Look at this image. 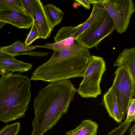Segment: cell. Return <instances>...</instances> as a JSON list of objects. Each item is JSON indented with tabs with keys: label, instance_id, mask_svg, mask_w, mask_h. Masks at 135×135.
I'll list each match as a JSON object with an SVG mask.
<instances>
[{
	"label": "cell",
	"instance_id": "8fae6325",
	"mask_svg": "<svg viewBox=\"0 0 135 135\" xmlns=\"http://www.w3.org/2000/svg\"><path fill=\"white\" fill-rule=\"evenodd\" d=\"M91 13L88 19L84 22L78 25V27L73 33L72 37L76 39L78 37L90 26L103 16L107 12L102 4L94 3Z\"/></svg>",
	"mask_w": 135,
	"mask_h": 135
},
{
	"label": "cell",
	"instance_id": "5bb4252c",
	"mask_svg": "<svg viewBox=\"0 0 135 135\" xmlns=\"http://www.w3.org/2000/svg\"><path fill=\"white\" fill-rule=\"evenodd\" d=\"M98 125L91 119L82 120L75 128L69 131L65 135H96Z\"/></svg>",
	"mask_w": 135,
	"mask_h": 135
},
{
	"label": "cell",
	"instance_id": "d6986e66",
	"mask_svg": "<svg viewBox=\"0 0 135 135\" xmlns=\"http://www.w3.org/2000/svg\"><path fill=\"white\" fill-rule=\"evenodd\" d=\"M78 27L73 26H63L58 31L54 38L57 42L70 37L72 36Z\"/></svg>",
	"mask_w": 135,
	"mask_h": 135
},
{
	"label": "cell",
	"instance_id": "4316f807",
	"mask_svg": "<svg viewBox=\"0 0 135 135\" xmlns=\"http://www.w3.org/2000/svg\"><path fill=\"white\" fill-rule=\"evenodd\" d=\"M129 135H135V123L130 129Z\"/></svg>",
	"mask_w": 135,
	"mask_h": 135
},
{
	"label": "cell",
	"instance_id": "d4e9b609",
	"mask_svg": "<svg viewBox=\"0 0 135 135\" xmlns=\"http://www.w3.org/2000/svg\"><path fill=\"white\" fill-rule=\"evenodd\" d=\"M21 1L23 7L26 13L32 18L33 5L32 0H21Z\"/></svg>",
	"mask_w": 135,
	"mask_h": 135
},
{
	"label": "cell",
	"instance_id": "83f0119b",
	"mask_svg": "<svg viewBox=\"0 0 135 135\" xmlns=\"http://www.w3.org/2000/svg\"><path fill=\"white\" fill-rule=\"evenodd\" d=\"M73 7L74 8H79L78 7L79 4L78 3L76 2H74L73 4Z\"/></svg>",
	"mask_w": 135,
	"mask_h": 135
},
{
	"label": "cell",
	"instance_id": "30bf717a",
	"mask_svg": "<svg viewBox=\"0 0 135 135\" xmlns=\"http://www.w3.org/2000/svg\"><path fill=\"white\" fill-rule=\"evenodd\" d=\"M113 64L114 66L122 67L127 73L132 81L135 91V47L124 49L119 54Z\"/></svg>",
	"mask_w": 135,
	"mask_h": 135
},
{
	"label": "cell",
	"instance_id": "ac0fdd59",
	"mask_svg": "<svg viewBox=\"0 0 135 135\" xmlns=\"http://www.w3.org/2000/svg\"><path fill=\"white\" fill-rule=\"evenodd\" d=\"M77 40L73 37H70L61 41L53 43L46 44L41 46H33L35 47H41L58 51L66 49L74 44Z\"/></svg>",
	"mask_w": 135,
	"mask_h": 135
},
{
	"label": "cell",
	"instance_id": "cb8c5ba5",
	"mask_svg": "<svg viewBox=\"0 0 135 135\" xmlns=\"http://www.w3.org/2000/svg\"><path fill=\"white\" fill-rule=\"evenodd\" d=\"M126 120L129 123L132 121L135 122V98L132 99L130 102Z\"/></svg>",
	"mask_w": 135,
	"mask_h": 135
},
{
	"label": "cell",
	"instance_id": "e0dca14e",
	"mask_svg": "<svg viewBox=\"0 0 135 135\" xmlns=\"http://www.w3.org/2000/svg\"><path fill=\"white\" fill-rule=\"evenodd\" d=\"M36 48L33 46H26L20 41H16L9 46L1 47L0 49L15 56L22 54L25 52L30 51L35 49Z\"/></svg>",
	"mask_w": 135,
	"mask_h": 135
},
{
	"label": "cell",
	"instance_id": "2e32d148",
	"mask_svg": "<svg viewBox=\"0 0 135 135\" xmlns=\"http://www.w3.org/2000/svg\"><path fill=\"white\" fill-rule=\"evenodd\" d=\"M124 108L125 113H127L131 100L135 98V91L132 81L124 70Z\"/></svg>",
	"mask_w": 135,
	"mask_h": 135
},
{
	"label": "cell",
	"instance_id": "ffe728a7",
	"mask_svg": "<svg viewBox=\"0 0 135 135\" xmlns=\"http://www.w3.org/2000/svg\"><path fill=\"white\" fill-rule=\"evenodd\" d=\"M9 9L26 13L21 0H0V10Z\"/></svg>",
	"mask_w": 135,
	"mask_h": 135
},
{
	"label": "cell",
	"instance_id": "7a4b0ae2",
	"mask_svg": "<svg viewBox=\"0 0 135 135\" xmlns=\"http://www.w3.org/2000/svg\"><path fill=\"white\" fill-rule=\"evenodd\" d=\"M91 56L88 48L77 40L66 49L54 51L50 58L33 72L30 79L54 83L83 78Z\"/></svg>",
	"mask_w": 135,
	"mask_h": 135
},
{
	"label": "cell",
	"instance_id": "484cf974",
	"mask_svg": "<svg viewBox=\"0 0 135 135\" xmlns=\"http://www.w3.org/2000/svg\"><path fill=\"white\" fill-rule=\"evenodd\" d=\"M77 2L79 6H82L84 8L89 9L90 8V4H91V0H74Z\"/></svg>",
	"mask_w": 135,
	"mask_h": 135
},
{
	"label": "cell",
	"instance_id": "5b68a950",
	"mask_svg": "<svg viewBox=\"0 0 135 135\" xmlns=\"http://www.w3.org/2000/svg\"><path fill=\"white\" fill-rule=\"evenodd\" d=\"M91 4L97 3L105 8L112 19L120 34L126 31L130 18L135 12V6L132 0H91Z\"/></svg>",
	"mask_w": 135,
	"mask_h": 135
},
{
	"label": "cell",
	"instance_id": "8992f818",
	"mask_svg": "<svg viewBox=\"0 0 135 135\" xmlns=\"http://www.w3.org/2000/svg\"><path fill=\"white\" fill-rule=\"evenodd\" d=\"M116 30L115 25L107 12L90 26L76 39L88 49L97 47L104 38Z\"/></svg>",
	"mask_w": 135,
	"mask_h": 135
},
{
	"label": "cell",
	"instance_id": "7402d4cb",
	"mask_svg": "<svg viewBox=\"0 0 135 135\" xmlns=\"http://www.w3.org/2000/svg\"><path fill=\"white\" fill-rule=\"evenodd\" d=\"M42 38L38 30L33 22L31 29L28 34L25 42V45L28 46L36 39Z\"/></svg>",
	"mask_w": 135,
	"mask_h": 135
},
{
	"label": "cell",
	"instance_id": "277c9868",
	"mask_svg": "<svg viewBox=\"0 0 135 135\" xmlns=\"http://www.w3.org/2000/svg\"><path fill=\"white\" fill-rule=\"evenodd\" d=\"M106 67L102 57L92 55L83 80L76 90L81 97L95 98L101 94L100 85Z\"/></svg>",
	"mask_w": 135,
	"mask_h": 135
},
{
	"label": "cell",
	"instance_id": "44dd1931",
	"mask_svg": "<svg viewBox=\"0 0 135 135\" xmlns=\"http://www.w3.org/2000/svg\"><path fill=\"white\" fill-rule=\"evenodd\" d=\"M21 123L19 122L7 125L0 131V135H17L20 129Z\"/></svg>",
	"mask_w": 135,
	"mask_h": 135
},
{
	"label": "cell",
	"instance_id": "4fadbf2b",
	"mask_svg": "<svg viewBox=\"0 0 135 135\" xmlns=\"http://www.w3.org/2000/svg\"><path fill=\"white\" fill-rule=\"evenodd\" d=\"M114 75L115 77L113 85L114 86L120 107L123 120L125 114L124 103V69L121 67H118L114 72Z\"/></svg>",
	"mask_w": 135,
	"mask_h": 135
},
{
	"label": "cell",
	"instance_id": "9a60e30c",
	"mask_svg": "<svg viewBox=\"0 0 135 135\" xmlns=\"http://www.w3.org/2000/svg\"><path fill=\"white\" fill-rule=\"evenodd\" d=\"M44 10L47 21L52 30L54 27L61 22L64 15V12L54 4L43 5Z\"/></svg>",
	"mask_w": 135,
	"mask_h": 135
},
{
	"label": "cell",
	"instance_id": "6da1fadb",
	"mask_svg": "<svg viewBox=\"0 0 135 135\" xmlns=\"http://www.w3.org/2000/svg\"><path fill=\"white\" fill-rule=\"evenodd\" d=\"M76 90L69 79L51 83L40 90L33 102L31 135H43L51 129L67 112Z\"/></svg>",
	"mask_w": 135,
	"mask_h": 135
},
{
	"label": "cell",
	"instance_id": "ba28073f",
	"mask_svg": "<svg viewBox=\"0 0 135 135\" xmlns=\"http://www.w3.org/2000/svg\"><path fill=\"white\" fill-rule=\"evenodd\" d=\"M32 18L42 38L46 39L49 37L52 31L44 9L43 4L40 0H32Z\"/></svg>",
	"mask_w": 135,
	"mask_h": 135
},
{
	"label": "cell",
	"instance_id": "9c48e42d",
	"mask_svg": "<svg viewBox=\"0 0 135 135\" xmlns=\"http://www.w3.org/2000/svg\"><path fill=\"white\" fill-rule=\"evenodd\" d=\"M101 103L110 117L117 122H122L123 120L122 111L113 84L104 94Z\"/></svg>",
	"mask_w": 135,
	"mask_h": 135
},
{
	"label": "cell",
	"instance_id": "f1b7e54d",
	"mask_svg": "<svg viewBox=\"0 0 135 135\" xmlns=\"http://www.w3.org/2000/svg\"><path fill=\"white\" fill-rule=\"evenodd\" d=\"M7 23L4 21H0V28H2L5 24Z\"/></svg>",
	"mask_w": 135,
	"mask_h": 135
},
{
	"label": "cell",
	"instance_id": "3957f363",
	"mask_svg": "<svg viewBox=\"0 0 135 135\" xmlns=\"http://www.w3.org/2000/svg\"><path fill=\"white\" fill-rule=\"evenodd\" d=\"M0 71V120L7 123L25 116L31 95V80L27 76Z\"/></svg>",
	"mask_w": 135,
	"mask_h": 135
},
{
	"label": "cell",
	"instance_id": "52a82bcc",
	"mask_svg": "<svg viewBox=\"0 0 135 135\" xmlns=\"http://www.w3.org/2000/svg\"><path fill=\"white\" fill-rule=\"evenodd\" d=\"M0 21L26 29L32 27L33 23V19L30 16L11 9L0 10Z\"/></svg>",
	"mask_w": 135,
	"mask_h": 135
},
{
	"label": "cell",
	"instance_id": "603a6c76",
	"mask_svg": "<svg viewBox=\"0 0 135 135\" xmlns=\"http://www.w3.org/2000/svg\"><path fill=\"white\" fill-rule=\"evenodd\" d=\"M131 123H129L126 120L117 127L110 131L107 134L104 135H122L127 131L130 126Z\"/></svg>",
	"mask_w": 135,
	"mask_h": 135
},
{
	"label": "cell",
	"instance_id": "7c38bea8",
	"mask_svg": "<svg viewBox=\"0 0 135 135\" xmlns=\"http://www.w3.org/2000/svg\"><path fill=\"white\" fill-rule=\"evenodd\" d=\"M33 67L31 63L16 60L13 55L7 58L0 59V71L11 72V73L16 71L21 73L28 71Z\"/></svg>",
	"mask_w": 135,
	"mask_h": 135
}]
</instances>
